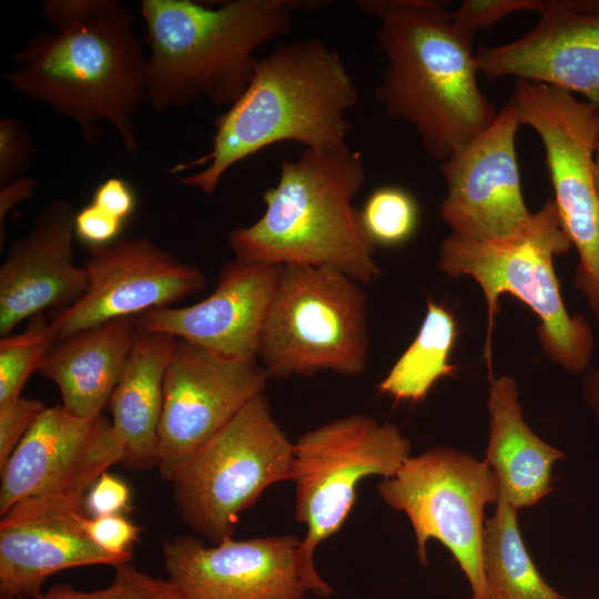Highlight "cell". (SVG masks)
I'll return each instance as SVG.
<instances>
[{
	"label": "cell",
	"instance_id": "cell-28",
	"mask_svg": "<svg viewBox=\"0 0 599 599\" xmlns=\"http://www.w3.org/2000/svg\"><path fill=\"white\" fill-rule=\"evenodd\" d=\"M114 578L105 588L82 591L70 585H55L45 592L26 599H182L169 579L154 578L131 561L115 565Z\"/></svg>",
	"mask_w": 599,
	"mask_h": 599
},
{
	"label": "cell",
	"instance_id": "cell-9",
	"mask_svg": "<svg viewBox=\"0 0 599 599\" xmlns=\"http://www.w3.org/2000/svg\"><path fill=\"white\" fill-rule=\"evenodd\" d=\"M380 499L408 518L418 560L428 566L427 544L439 541L464 572L470 599H486L483 569L485 508L499 499V486L486 459L439 445L410 456L377 485Z\"/></svg>",
	"mask_w": 599,
	"mask_h": 599
},
{
	"label": "cell",
	"instance_id": "cell-29",
	"mask_svg": "<svg viewBox=\"0 0 599 599\" xmlns=\"http://www.w3.org/2000/svg\"><path fill=\"white\" fill-rule=\"evenodd\" d=\"M541 0H466L455 11L453 21L470 38L518 11H538Z\"/></svg>",
	"mask_w": 599,
	"mask_h": 599
},
{
	"label": "cell",
	"instance_id": "cell-7",
	"mask_svg": "<svg viewBox=\"0 0 599 599\" xmlns=\"http://www.w3.org/2000/svg\"><path fill=\"white\" fill-rule=\"evenodd\" d=\"M366 294L328 266L278 265L258 358L268 379L321 370L361 374L367 364Z\"/></svg>",
	"mask_w": 599,
	"mask_h": 599
},
{
	"label": "cell",
	"instance_id": "cell-19",
	"mask_svg": "<svg viewBox=\"0 0 599 599\" xmlns=\"http://www.w3.org/2000/svg\"><path fill=\"white\" fill-rule=\"evenodd\" d=\"M276 282V265L235 260L221 270L213 292L203 301L150 309L136 316V323L232 361L257 363Z\"/></svg>",
	"mask_w": 599,
	"mask_h": 599
},
{
	"label": "cell",
	"instance_id": "cell-14",
	"mask_svg": "<svg viewBox=\"0 0 599 599\" xmlns=\"http://www.w3.org/2000/svg\"><path fill=\"white\" fill-rule=\"evenodd\" d=\"M83 266L89 275L85 293L48 316L58 339L114 318L171 306L206 284L197 266L180 261L148 237L120 236L110 244L89 247Z\"/></svg>",
	"mask_w": 599,
	"mask_h": 599
},
{
	"label": "cell",
	"instance_id": "cell-25",
	"mask_svg": "<svg viewBox=\"0 0 599 599\" xmlns=\"http://www.w3.org/2000/svg\"><path fill=\"white\" fill-rule=\"evenodd\" d=\"M456 336L453 313L428 300L416 337L378 384V392L396 402L424 400L440 378L456 373L457 367L449 363Z\"/></svg>",
	"mask_w": 599,
	"mask_h": 599
},
{
	"label": "cell",
	"instance_id": "cell-3",
	"mask_svg": "<svg viewBox=\"0 0 599 599\" xmlns=\"http://www.w3.org/2000/svg\"><path fill=\"white\" fill-rule=\"evenodd\" d=\"M357 101V87L335 50L318 39L281 42L256 59L245 91L215 119L211 150L170 172L203 166L181 183L212 194L234 164L275 143L344 145L347 113Z\"/></svg>",
	"mask_w": 599,
	"mask_h": 599
},
{
	"label": "cell",
	"instance_id": "cell-21",
	"mask_svg": "<svg viewBox=\"0 0 599 599\" xmlns=\"http://www.w3.org/2000/svg\"><path fill=\"white\" fill-rule=\"evenodd\" d=\"M488 380L485 459L497 478L499 497L517 510L532 507L552 490V468L565 453L528 426L515 378L501 375Z\"/></svg>",
	"mask_w": 599,
	"mask_h": 599
},
{
	"label": "cell",
	"instance_id": "cell-10",
	"mask_svg": "<svg viewBox=\"0 0 599 599\" xmlns=\"http://www.w3.org/2000/svg\"><path fill=\"white\" fill-rule=\"evenodd\" d=\"M410 456V443L397 426L364 414L335 419L297 438L291 481L295 517L306 527L300 546L306 570L318 575L314 550L342 528L358 484L369 476L393 477Z\"/></svg>",
	"mask_w": 599,
	"mask_h": 599
},
{
	"label": "cell",
	"instance_id": "cell-8",
	"mask_svg": "<svg viewBox=\"0 0 599 599\" xmlns=\"http://www.w3.org/2000/svg\"><path fill=\"white\" fill-rule=\"evenodd\" d=\"M294 443L257 395L172 481L175 507L195 534L219 544L267 487L292 479Z\"/></svg>",
	"mask_w": 599,
	"mask_h": 599
},
{
	"label": "cell",
	"instance_id": "cell-34",
	"mask_svg": "<svg viewBox=\"0 0 599 599\" xmlns=\"http://www.w3.org/2000/svg\"><path fill=\"white\" fill-rule=\"evenodd\" d=\"M124 222L90 203L75 212L74 234L89 247L110 244L120 237Z\"/></svg>",
	"mask_w": 599,
	"mask_h": 599
},
{
	"label": "cell",
	"instance_id": "cell-32",
	"mask_svg": "<svg viewBox=\"0 0 599 599\" xmlns=\"http://www.w3.org/2000/svg\"><path fill=\"white\" fill-rule=\"evenodd\" d=\"M45 407L41 400L23 396L0 405V468Z\"/></svg>",
	"mask_w": 599,
	"mask_h": 599
},
{
	"label": "cell",
	"instance_id": "cell-11",
	"mask_svg": "<svg viewBox=\"0 0 599 599\" xmlns=\"http://www.w3.org/2000/svg\"><path fill=\"white\" fill-rule=\"evenodd\" d=\"M509 102L521 125L534 129L544 144L554 202L579 257L575 285L599 318V110L570 92L526 80H516Z\"/></svg>",
	"mask_w": 599,
	"mask_h": 599
},
{
	"label": "cell",
	"instance_id": "cell-12",
	"mask_svg": "<svg viewBox=\"0 0 599 599\" xmlns=\"http://www.w3.org/2000/svg\"><path fill=\"white\" fill-rule=\"evenodd\" d=\"M267 380L258 363L232 361L176 338L158 432L161 477L172 483L251 399L263 394Z\"/></svg>",
	"mask_w": 599,
	"mask_h": 599
},
{
	"label": "cell",
	"instance_id": "cell-22",
	"mask_svg": "<svg viewBox=\"0 0 599 599\" xmlns=\"http://www.w3.org/2000/svg\"><path fill=\"white\" fill-rule=\"evenodd\" d=\"M136 317L114 318L59 338L38 373L52 380L74 416L102 415L122 375L136 331Z\"/></svg>",
	"mask_w": 599,
	"mask_h": 599
},
{
	"label": "cell",
	"instance_id": "cell-26",
	"mask_svg": "<svg viewBox=\"0 0 599 599\" xmlns=\"http://www.w3.org/2000/svg\"><path fill=\"white\" fill-rule=\"evenodd\" d=\"M58 341L44 313L32 316L27 327L0 341V405L19 398L26 382L38 372Z\"/></svg>",
	"mask_w": 599,
	"mask_h": 599
},
{
	"label": "cell",
	"instance_id": "cell-16",
	"mask_svg": "<svg viewBox=\"0 0 599 599\" xmlns=\"http://www.w3.org/2000/svg\"><path fill=\"white\" fill-rule=\"evenodd\" d=\"M123 456L105 416L87 419L74 416L62 404L47 406L0 468V515L28 497L84 498L111 465L122 463Z\"/></svg>",
	"mask_w": 599,
	"mask_h": 599
},
{
	"label": "cell",
	"instance_id": "cell-13",
	"mask_svg": "<svg viewBox=\"0 0 599 599\" xmlns=\"http://www.w3.org/2000/svg\"><path fill=\"white\" fill-rule=\"evenodd\" d=\"M301 541L291 535L229 537L207 547L183 536L164 540L161 551L167 579L182 599H305L307 592L329 597L333 588L303 566Z\"/></svg>",
	"mask_w": 599,
	"mask_h": 599
},
{
	"label": "cell",
	"instance_id": "cell-6",
	"mask_svg": "<svg viewBox=\"0 0 599 599\" xmlns=\"http://www.w3.org/2000/svg\"><path fill=\"white\" fill-rule=\"evenodd\" d=\"M554 200L534 212L520 233L490 241L447 235L439 246L438 267L449 277H470L480 287L487 309L484 347L491 375V334L499 314V297L509 293L539 319L537 336L545 355L570 374L585 373L596 339L581 314L571 315L562 301L554 258L571 248Z\"/></svg>",
	"mask_w": 599,
	"mask_h": 599
},
{
	"label": "cell",
	"instance_id": "cell-23",
	"mask_svg": "<svg viewBox=\"0 0 599 599\" xmlns=\"http://www.w3.org/2000/svg\"><path fill=\"white\" fill-rule=\"evenodd\" d=\"M175 339L138 324L126 364L110 397L111 425L124 454L121 464L130 469L158 467L164 379Z\"/></svg>",
	"mask_w": 599,
	"mask_h": 599
},
{
	"label": "cell",
	"instance_id": "cell-18",
	"mask_svg": "<svg viewBox=\"0 0 599 599\" xmlns=\"http://www.w3.org/2000/svg\"><path fill=\"white\" fill-rule=\"evenodd\" d=\"M83 499L65 495L28 497L1 516L0 599L34 597L60 570L125 562L89 537Z\"/></svg>",
	"mask_w": 599,
	"mask_h": 599
},
{
	"label": "cell",
	"instance_id": "cell-31",
	"mask_svg": "<svg viewBox=\"0 0 599 599\" xmlns=\"http://www.w3.org/2000/svg\"><path fill=\"white\" fill-rule=\"evenodd\" d=\"M85 530L97 546L125 562L131 561L132 548L141 532L124 515L88 517Z\"/></svg>",
	"mask_w": 599,
	"mask_h": 599
},
{
	"label": "cell",
	"instance_id": "cell-30",
	"mask_svg": "<svg viewBox=\"0 0 599 599\" xmlns=\"http://www.w3.org/2000/svg\"><path fill=\"white\" fill-rule=\"evenodd\" d=\"M32 156L30 130L20 121L7 118L0 121V184L21 177Z\"/></svg>",
	"mask_w": 599,
	"mask_h": 599
},
{
	"label": "cell",
	"instance_id": "cell-17",
	"mask_svg": "<svg viewBox=\"0 0 599 599\" xmlns=\"http://www.w3.org/2000/svg\"><path fill=\"white\" fill-rule=\"evenodd\" d=\"M522 37L475 52L479 73L579 93L599 110V0H541Z\"/></svg>",
	"mask_w": 599,
	"mask_h": 599
},
{
	"label": "cell",
	"instance_id": "cell-36",
	"mask_svg": "<svg viewBox=\"0 0 599 599\" xmlns=\"http://www.w3.org/2000/svg\"><path fill=\"white\" fill-rule=\"evenodd\" d=\"M37 181L32 177L21 176L1 186L0 191V224L2 226L6 215L20 202L33 195Z\"/></svg>",
	"mask_w": 599,
	"mask_h": 599
},
{
	"label": "cell",
	"instance_id": "cell-24",
	"mask_svg": "<svg viewBox=\"0 0 599 599\" xmlns=\"http://www.w3.org/2000/svg\"><path fill=\"white\" fill-rule=\"evenodd\" d=\"M518 510L499 497L486 520L483 569L486 599H569L542 578L521 537Z\"/></svg>",
	"mask_w": 599,
	"mask_h": 599
},
{
	"label": "cell",
	"instance_id": "cell-27",
	"mask_svg": "<svg viewBox=\"0 0 599 599\" xmlns=\"http://www.w3.org/2000/svg\"><path fill=\"white\" fill-rule=\"evenodd\" d=\"M359 213L362 224L376 247L403 244L417 227V203L408 191L398 186L373 191Z\"/></svg>",
	"mask_w": 599,
	"mask_h": 599
},
{
	"label": "cell",
	"instance_id": "cell-35",
	"mask_svg": "<svg viewBox=\"0 0 599 599\" xmlns=\"http://www.w3.org/2000/svg\"><path fill=\"white\" fill-rule=\"evenodd\" d=\"M91 203L125 223L135 210L136 194L129 182L112 176L95 189Z\"/></svg>",
	"mask_w": 599,
	"mask_h": 599
},
{
	"label": "cell",
	"instance_id": "cell-5",
	"mask_svg": "<svg viewBox=\"0 0 599 599\" xmlns=\"http://www.w3.org/2000/svg\"><path fill=\"white\" fill-rule=\"evenodd\" d=\"M364 182L363 156L347 144L284 159L277 184L262 195L264 214L229 234L235 260L328 266L361 285L374 282L380 274L376 245L353 205Z\"/></svg>",
	"mask_w": 599,
	"mask_h": 599
},
{
	"label": "cell",
	"instance_id": "cell-38",
	"mask_svg": "<svg viewBox=\"0 0 599 599\" xmlns=\"http://www.w3.org/2000/svg\"><path fill=\"white\" fill-rule=\"evenodd\" d=\"M595 184H596V190H597V194L599 199V145L595 154Z\"/></svg>",
	"mask_w": 599,
	"mask_h": 599
},
{
	"label": "cell",
	"instance_id": "cell-2",
	"mask_svg": "<svg viewBox=\"0 0 599 599\" xmlns=\"http://www.w3.org/2000/svg\"><path fill=\"white\" fill-rule=\"evenodd\" d=\"M379 21L386 58L376 98L392 119L412 125L439 163L486 130L498 111L479 89L474 39L437 0H357Z\"/></svg>",
	"mask_w": 599,
	"mask_h": 599
},
{
	"label": "cell",
	"instance_id": "cell-39",
	"mask_svg": "<svg viewBox=\"0 0 599 599\" xmlns=\"http://www.w3.org/2000/svg\"><path fill=\"white\" fill-rule=\"evenodd\" d=\"M596 599H599V598H596Z\"/></svg>",
	"mask_w": 599,
	"mask_h": 599
},
{
	"label": "cell",
	"instance_id": "cell-37",
	"mask_svg": "<svg viewBox=\"0 0 599 599\" xmlns=\"http://www.w3.org/2000/svg\"><path fill=\"white\" fill-rule=\"evenodd\" d=\"M582 396L593 415L599 418V368L587 369L581 383Z\"/></svg>",
	"mask_w": 599,
	"mask_h": 599
},
{
	"label": "cell",
	"instance_id": "cell-33",
	"mask_svg": "<svg viewBox=\"0 0 599 599\" xmlns=\"http://www.w3.org/2000/svg\"><path fill=\"white\" fill-rule=\"evenodd\" d=\"M129 486L119 477L104 473L83 499L85 514L93 517L124 515L131 510Z\"/></svg>",
	"mask_w": 599,
	"mask_h": 599
},
{
	"label": "cell",
	"instance_id": "cell-1",
	"mask_svg": "<svg viewBox=\"0 0 599 599\" xmlns=\"http://www.w3.org/2000/svg\"><path fill=\"white\" fill-rule=\"evenodd\" d=\"M42 16L53 31L11 54L9 85L72 120L87 142L95 143L105 123L135 153L133 120L146 101L148 55L132 9L118 0H45Z\"/></svg>",
	"mask_w": 599,
	"mask_h": 599
},
{
	"label": "cell",
	"instance_id": "cell-15",
	"mask_svg": "<svg viewBox=\"0 0 599 599\" xmlns=\"http://www.w3.org/2000/svg\"><path fill=\"white\" fill-rule=\"evenodd\" d=\"M520 125L508 102L486 130L439 163L447 185L440 215L451 234L500 240L530 224L534 213L522 195L516 153Z\"/></svg>",
	"mask_w": 599,
	"mask_h": 599
},
{
	"label": "cell",
	"instance_id": "cell-4",
	"mask_svg": "<svg viewBox=\"0 0 599 599\" xmlns=\"http://www.w3.org/2000/svg\"><path fill=\"white\" fill-rule=\"evenodd\" d=\"M327 0H233L217 8L190 0H142L149 45L146 101L167 112L203 98L232 105L248 85L254 50L291 32L298 12Z\"/></svg>",
	"mask_w": 599,
	"mask_h": 599
},
{
	"label": "cell",
	"instance_id": "cell-20",
	"mask_svg": "<svg viewBox=\"0 0 599 599\" xmlns=\"http://www.w3.org/2000/svg\"><path fill=\"white\" fill-rule=\"evenodd\" d=\"M74 215L69 202L54 201L10 246L0 267L1 337L47 308H68L85 293L88 272L73 261Z\"/></svg>",
	"mask_w": 599,
	"mask_h": 599
}]
</instances>
